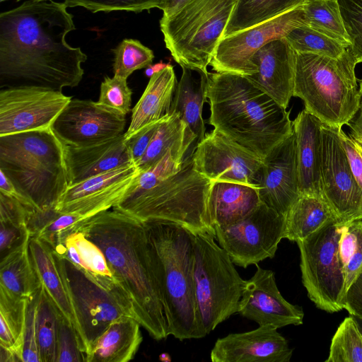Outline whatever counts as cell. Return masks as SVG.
Returning <instances> with one entry per match:
<instances>
[{
  "label": "cell",
  "mask_w": 362,
  "mask_h": 362,
  "mask_svg": "<svg viewBox=\"0 0 362 362\" xmlns=\"http://www.w3.org/2000/svg\"><path fill=\"white\" fill-rule=\"evenodd\" d=\"M71 96L36 86L0 90V136L45 130L52 126Z\"/></svg>",
  "instance_id": "9a60e30c"
},
{
  "label": "cell",
  "mask_w": 362,
  "mask_h": 362,
  "mask_svg": "<svg viewBox=\"0 0 362 362\" xmlns=\"http://www.w3.org/2000/svg\"><path fill=\"white\" fill-rule=\"evenodd\" d=\"M301 9L304 25L350 46L337 0H306Z\"/></svg>",
  "instance_id": "d590c367"
},
{
  "label": "cell",
  "mask_w": 362,
  "mask_h": 362,
  "mask_svg": "<svg viewBox=\"0 0 362 362\" xmlns=\"http://www.w3.org/2000/svg\"><path fill=\"white\" fill-rule=\"evenodd\" d=\"M162 119L146 126L129 138L126 139L128 149L135 165L146 153Z\"/></svg>",
  "instance_id": "f907efd6"
},
{
  "label": "cell",
  "mask_w": 362,
  "mask_h": 362,
  "mask_svg": "<svg viewBox=\"0 0 362 362\" xmlns=\"http://www.w3.org/2000/svg\"><path fill=\"white\" fill-rule=\"evenodd\" d=\"M53 250L58 257L68 259L101 285L112 289L124 288L114 276L100 248L82 232L71 230Z\"/></svg>",
  "instance_id": "f546056e"
},
{
  "label": "cell",
  "mask_w": 362,
  "mask_h": 362,
  "mask_svg": "<svg viewBox=\"0 0 362 362\" xmlns=\"http://www.w3.org/2000/svg\"><path fill=\"white\" fill-rule=\"evenodd\" d=\"M356 320H357V321H358V325H359L360 329H361V332H362V320H358V319H356Z\"/></svg>",
  "instance_id": "91938a15"
},
{
  "label": "cell",
  "mask_w": 362,
  "mask_h": 362,
  "mask_svg": "<svg viewBox=\"0 0 362 362\" xmlns=\"http://www.w3.org/2000/svg\"><path fill=\"white\" fill-rule=\"evenodd\" d=\"M284 228L285 216L261 202L243 218L216 227L215 231L218 245L233 262L247 268L275 256Z\"/></svg>",
  "instance_id": "7c38bea8"
},
{
  "label": "cell",
  "mask_w": 362,
  "mask_h": 362,
  "mask_svg": "<svg viewBox=\"0 0 362 362\" xmlns=\"http://www.w3.org/2000/svg\"><path fill=\"white\" fill-rule=\"evenodd\" d=\"M64 160L69 185L119 167L134 164L124 134L90 146L64 145Z\"/></svg>",
  "instance_id": "603a6c76"
},
{
  "label": "cell",
  "mask_w": 362,
  "mask_h": 362,
  "mask_svg": "<svg viewBox=\"0 0 362 362\" xmlns=\"http://www.w3.org/2000/svg\"><path fill=\"white\" fill-rule=\"evenodd\" d=\"M33 209L0 192V222L27 228V218Z\"/></svg>",
  "instance_id": "c3c4849f"
},
{
  "label": "cell",
  "mask_w": 362,
  "mask_h": 362,
  "mask_svg": "<svg viewBox=\"0 0 362 362\" xmlns=\"http://www.w3.org/2000/svg\"><path fill=\"white\" fill-rule=\"evenodd\" d=\"M39 291L28 300L21 349L23 362H41L36 339V313Z\"/></svg>",
  "instance_id": "bcb514c9"
},
{
  "label": "cell",
  "mask_w": 362,
  "mask_h": 362,
  "mask_svg": "<svg viewBox=\"0 0 362 362\" xmlns=\"http://www.w3.org/2000/svg\"><path fill=\"white\" fill-rule=\"evenodd\" d=\"M113 52L114 75L126 79L134 71L147 68L154 58L151 49L134 39H124Z\"/></svg>",
  "instance_id": "60d3db41"
},
{
  "label": "cell",
  "mask_w": 362,
  "mask_h": 362,
  "mask_svg": "<svg viewBox=\"0 0 362 362\" xmlns=\"http://www.w3.org/2000/svg\"><path fill=\"white\" fill-rule=\"evenodd\" d=\"M326 362H362V332L357 320L345 318L334 334Z\"/></svg>",
  "instance_id": "ab89813d"
},
{
  "label": "cell",
  "mask_w": 362,
  "mask_h": 362,
  "mask_svg": "<svg viewBox=\"0 0 362 362\" xmlns=\"http://www.w3.org/2000/svg\"><path fill=\"white\" fill-rule=\"evenodd\" d=\"M344 309L350 315L362 320V274L347 291Z\"/></svg>",
  "instance_id": "f5cc1de1"
},
{
  "label": "cell",
  "mask_w": 362,
  "mask_h": 362,
  "mask_svg": "<svg viewBox=\"0 0 362 362\" xmlns=\"http://www.w3.org/2000/svg\"><path fill=\"white\" fill-rule=\"evenodd\" d=\"M192 146L182 169L167 153L146 170L139 172L113 208L143 221L179 224L193 233H206L216 238L209 211L211 180L193 165Z\"/></svg>",
  "instance_id": "3957f363"
},
{
  "label": "cell",
  "mask_w": 362,
  "mask_h": 362,
  "mask_svg": "<svg viewBox=\"0 0 362 362\" xmlns=\"http://www.w3.org/2000/svg\"><path fill=\"white\" fill-rule=\"evenodd\" d=\"M192 161L194 168L211 181L261 187L262 159L215 129L196 146Z\"/></svg>",
  "instance_id": "4fadbf2b"
},
{
  "label": "cell",
  "mask_w": 362,
  "mask_h": 362,
  "mask_svg": "<svg viewBox=\"0 0 362 362\" xmlns=\"http://www.w3.org/2000/svg\"><path fill=\"white\" fill-rule=\"evenodd\" d=\"M258 189L243 183L213 181L209 195L212 226L233 223L253 211L260 203Z\"/></svg>",
  "instance_id": "4316f807"
},
{
  "label": "cell",
  "mask_w": 362,
  "mask_h": 362,
  "mask_svg": "<svg viewBox=\"0 0 362 362\" xmlns=\"http://www.w3.org/2000/svg\"><path fill=\"white\" fill-rule=\"evenodd\" d=\"M83 219L85 218L75 214L59 211L35 238L45 242L54 250L76 223Z\"/></svg>",
  "instance_id": "7dc6e473"
},
{
  "label": "cell",
  "mask_w": 362,
  "mask_h": 362,
  "mask_svg": "<svg viewBox=\"0 0 362 362\" xmlns=\"http://www.w3.org/2000/svg\"><path fill=\"white\" fill-rule=\"evenodd\" d=\"M170 64H165L162 62L157 63L154 65H150L147 67L146 70V75L149 76L150 77L155 73H157L166 66H168Z\"/></svg>",
  "instance_id": "6f0895ef"
},
{
  "label": "cell",
  "mask_w": 362,
  "mask_h": 362,
  "mask_svg": "<svg viewBox=\"0 0 362 362\" xmlns=\"http://www.w3.org/2000/svg\"><path fill=\"white\" fill-rule=\"evenodd\" d=\"M0 192L15 198L25 205L35 207L28 199L17 190L11 180L1 171H0Z\"/></svg>",
  "instance_id": "db71d44e"
},
{
  "label": "cell",
  "mask_w": 362,
  "mask_h": 362,
  "mask_svg": "<svg viewBox=\"0 0 362 362\" xmlns=\"http://www.w3.org/2000/svg\"><path fill=\"white\" fill-rule=\"evenodd\" d=\"M187 141L195 142V136L177 114L169 113L161 120L146 153L136 166L139 172L146 170L170 148Z\"/></svg>",
  "instance_id": "836d02e7"
},
{
  "label": "cell",
  "mask_w": 362,
  "mask_h": 362,
  "mask_svg": "<svg viewBox=\"0 0 362 362\" xmlns=\"http://www.w3.org/2000/svg\"><path fill=\"white\" fill-rule=\"evenodd\" d=\"M182 75L177 83L170 113L177 114L195 136V146L204 138L206 128L202 117L206 101L208 71L198 68L181 66Z\"/></svg>",
  "instance_id": "484cf974"
},
{
  "label": "cell",
  "mask_w": 362,
  "mask_h": 362,
  "mask_svg": "<svg viewBox=\"0 0 362 362\" xmlns=\"http://www.w3.org/2000/svg\"><path fill=\"white\" fill-rule=\"evenodd\" d=\"M30 238L2 258L0 263V288L26 300L35 296L40 288L29 255Z\"/></svg>",
  "instance_id": "1f68e13d"
},
{
  "label": "cell",
  "mask_w": 362,
  "mask_h": 362,
  "mask_svg": "<svg viewBox=\"0 0 362 362\" xmlns=\"http://www.w3.org/2000/svg\"><path fill=\"white\" fill-rule=\"evenodd\" d=\"M296 60V52L285 37L273 40L254 54L251 63L256 72L245 77L287 109L293 93Z\"/></svg>",
  "instance_id": "7402d4cb"
},
{
  "label": "cell",
  "mask_w": 362,
  "mask_h": 362,
  "mask_svg": "<svg viewBox=\"0 0 362 362\" xmlns=\"http://www.w3.org/2000/svg\"><path fill=\"white\" fill-rule=\"evenodd\" d=\"M0 171L40 210L55 207L69 185L64 144L52 129L0 136Z\"/></svg>",
  "instance_id": "5b68a950"
},
{
  "label": "cell",
  "mask_w": 362,
  "mask_h": 362,
  "mask_svg": "<svg viewBox=\"0 0 362 362\" xmlns=\"http://www.w3.org/2000/svg\"><path fill=\"white\" fill-rule=\"evenodd\" d=\"M306 0H238L223 37L279 17Z\"/></svg>",
  "instance_id": "d6a6232c"
},
{
  "label": "cell",
  "mask_w": 362,
  "mask_h": 362,
  "mask_svg": "<svg viewBox=\"0 0 362 362\" xmlns=\"http://www.w3.org/2000/svg\"><path fill=\"white\" fill-rule=\"evenodd\" d=\"M190 0H166L163 9V16L168 17L175 13Z\"/></svg>",
  "instance_id": "9f6ffc18"
},
{
  "label": "cell",
  "mask_w": 362,
  "mask_h": 362,
  "mask_svg": "<svg viewBox=\"0 0 362 362\" xmlns=\"http://www.w3.org/2000/svg\"><path fill=\"white\" fill-rule=\"evenodd\" d=\"M64 2L67 7H83L92 13L116 11L139 13L154 8L163 11L166 0H64Z\"/></svg>",
  "instance_id": "7bdbcfd3"
},
{
  "label": "cell",
  "mask_w": 362,
  "mask_h": 362,
  "mask_svg": "<svg viewBox=\"0 0 362 362\" xmlns=\"http://www.w3.org/2000/svg\"><path fill=\"white\" fill-rule=\"evenodd\" d=\"M262 162L263 177L258 189L260 200L286 216L300 194L293 132L275 146Z\"/></svg>",
  "instance_id": "44dd1931"
},
{
  "label": "cell",
  "mask_w": 362,
  "mask_h": 362,
  "mask_svg": "<svg viewBox=\"0 0 362 362\" xmlns=\"http://www.w3.org/2000/svg\"><path fill=\"white\" fill-rule=\"evenodd\" d=\"M139 171L135 164L115 168L69 185L55 208L86 218L114 208Z\"/></svg>",
  "instance_id": "ac0fdd59"
},
{
  "label": "cell",
  "mask_w": 362,
  "mask_h": 362,
  "mask_svg": "<svg viewBox=\"0 0 362 362\" xmlns=\"http://www.w3.org/2000/svg\"><path fill=\"white\" fill-rule=\"evenodd\" d=\"M0 223V255L1 259L19 247L30 236L25 228L18 227L4 222Z\"/></svg>",
  "instance_id": "816d5d0a"
},
{
  "label": "cell",
  "mask_w": 362,
  "mask_h": 362,
  "mask_svg": "<svg viewBox=\"0 0 362 362\" xmlns=\"http://www.w3.org/2000/svg\"><path fill=\"white\" fill-rule=\"evenodd\" d=\"M339 219L322 193L300 194L285 216L284 238L297 242Z\"/></svg>",
  "instance_id": "4dcf8cb0"
},
{
  "label": "cell",
  "mask_w": 362,
  "mask_h": 362,
  "mask_svg": "<svg viewBox=\"0 0 362 362\" xmlns=\"http://www.w3.org/2000/svg\"><path fill=\"white\" fill-rule=\"evenodd\" d=\"M238 0H190L160 28L166 48L180 66L208 71Z\"/></svg>",
  "instance_id": "ba28073f"
},
{
  "label": "cell",
  "mask_w": 362,
  "mask_h": 362,
  "mask_svg": "<svg viewBox=\"0 0 362 362\" xmlns=\"http://www.w3.org/2000/svg\"><path fill=\"white\" fill-rule=\"evenodd\" d=\"M177 85L170 64L150 77L143 94L132 110L131 122L124 133L125 139L169 115Z\"/></svg>",
  "instance_id": "d4e9b609"
},
{
  "label": "cell",
  "mask_w": 362,
  "mask_h": 362,
  "mask_svg": "<svg viewBox=\"0 0 362 362\" xmlns=\"http://www.w3.org/2000/svg\"><path fill=\"white\" fill-rule=\"evenodd\" d=\"M60 315L40 287L36 313V339L41 362H57Z\"/></svg>",
  "instance_id": "74e56055"
},
{
  "label": "cell",
  "mask_w": 362,
  "mask_h": 362,
  "mask_svg": "<svg viewBox=\"0 0 362 362\" xmlns=\"http://www.w3.org/2000/svg\"><path fill=\"white\" fill-rule=\"evenodd\" d=\"M125 125V116L108 110L97 102L71 99L51 129L64 145L86 146L124 134Z\"/></svg>",
  "instance_id": "e0dca14e"
},
{
  "label": "cell",
  "mask_w": 362,
  "mask_h": 362,
  "mask_svg": "<svg viewBox=\"0 0 362 362\" xmlns=\"http://www.w3.org/2000/svg\"><path fill=\"white\" fill-rule=\"evenodd\" d=\"M208 123L261 159L293 134L290 112L244 76L209 73Z\"/></svg>",
  "instance_id": "277c9868"
},
{
  "label": "cell",
  "mask_w": 362,
  "mask_h": 362,
  "mask_svg": "<svg viewBox=\"0 0 362 362\" xmlns=\"http://www.w3.org/2000/svg\"><path fill=\"white\" fill-rule=\"evenodd\" d=\"M357 64L349 47L337 59L296 53L293 96L322 123L336 128L348 125L361 104Z\"/></svg>",
  "instance_id": "52a82bcc"
},
{
  "label": "cell",
  "mask_w": 362,
  "mask_h": 362,
  "mask_svg": "<svg viewBox=\"0 0 362 362\" xmlns=\"http://www.w3.org/2000/svg\"><path fill=\"white\" fill-rule=\"evenodd\" d=\"M338 129L322 122L321 185L339 221L346 223L362 219V190L351 170Z\"/></svg>",
  "instance_id": "5bb4252c"
},
{
  "label": "cell",
  "mask_w": 362,
  "mask_h": 362,
  "mask_svg": "<svg viewBox=\"0 0 362 362\" xmlns=\"http://www.w3.org/2000/svg\"><path fill=\"white\" fill-rule=\"evenodd\" d=\"M360 147H361V145H360ZM361 151H362V149H361Z\"/></svg>",
  "instance_id": "94428289"
},
{
  "label": "cell",
  "mask_w": 362,
  "mask_h": 362,
  "mask_svg": "<svg viewBox=\"0 0 362 362\" xmlns=\"http://www.w3.org/2000/svg\"><path fill=\"white\" fill-rule=\"evenodd\" d=\"M56 257L87 359L95 341L112 322L126 316L136 318L133 303L124 288H108L68 259Z\"/></svg>",
  "instance_id": "30bf717a"
},
{
  "label": "cell",
  "mask_w": 362,
  "mask_h": 362,
  "mask_svg": "<svg viewBox=\"0 0 362 362\" xmlns=\"http://www.w3.org/2000/svg\"><path fill=\"white\" fill-rule=\"evenodd\" d=\"M140 323L132 317L112 322L92 346L86 362H127L133 359L142 341Z\"/></svg>",
  "instance_id": "83f0119b"
},
{
  "label": "cell",
  "mask_w": 362,
  "mask_h": 362,
  "mask_svg": "<svg viewBox=\"0 0 362 362\" xmlns=\"http://www.w3.org/2000/svg\"><path fill=\"white\" fill-rule=\"evenodd\" d=\"M57 345V362H86L74 326L61 315L58 319Z\"/></svg>",
  "instance_id": "f6af8a7d"
},
{
  "label": "cell",
  "mask_w": 362,
  "mask_h": 362,
  "mask_svg": "<svg viewBox=\"0 0 362 362\" xmlns=\"http://www.w3.org/2000/svg\"><path fill=\"white\" fill-rule=\"evenodd\" d=\"M296 53H312L332 58H339L349 46L306 25L291 29L284 37Z\"/></svg>",
  "instance_id": "f35d334b"
},
{
  "label": "cell",
  "mask_w": 362,
  "mask_h": 362,
  "mask_svg": "<svg viewBox=\"0 0 362 362\" xmlns=\"http://www.w3.org/2000/svg\"><path fill=\"white\" fill-rule=\"evenodd\" d=\"M132 91L127 79L117 76L105 77L100 86L97 103L118 115L126 116L130 111Z\"/></svg>",
  "instance_id": "b9f144b4"
},
{
  "label": "cell",
  "mask_w": 362,
  "mask_h": 362,
  "mask_svg": "<svg viewBox=\"0 0 362 362\" xmlns=\"http://www.w3.org/2000/svg\"><path fill=\"white\" fill-rule=\"evenodd\" d=\"M256 271L243 291L238 313L259 325H272L276 328L303 323L301 307L288 302L281 294L274 272L255 264Z\"/></svg>",
  "instance_id": "d6986e66"
},
{
  "label": "cell",
  "mask_w": 362,
  "mask_h": 362,
  "mask_svg": "<svg viewBox=\"0 0 362 362\" xmlns=\"http://www.w3.org/2000/svg\"><path fill=\"white\" fill-rule=\"evenodd\" d=\"M71 230L82 232L100 248L131 298L141 326L154 339H166L163 266L145 221L113 209L79 221Z\"/></svg>",
  "instance_id": "7a4b0ae2"
},
{
  "label": "cell",
  "mask_w": 362,
  "mask_h": 362,
  "mask_svg": "<svg viewBox=\"0 0 362 362\" xmlns=\"http://www.w3.org/2000/svg\"><path fill=\"white\" fill-rule=\"evenodd\" d=\"M4 1H6V0H0L1 2H3ZM17 1H20V0H17ZM28 1H36V2H40V1H50V0H28Z\"/></svg>",
  "instance_id": "680465c9"
},
{
  "label": "cell",
  "mask_w": 362,
  "mask_h": 362,
  "mask_svg": "<svg viewBox=\"0 0 362 362\" xmlns=\"http://www.w3.org/2000/svg\"><path fill=\"white\" fill-rule=\"evenodd\" d=\"M194 279L197 307L206 335L238 313L246 280L228 253L206 233H194Z\"/></svg>",
  "instance_id": "9c48e42d"
},
{
  "label": "cell",
  "mask_w": 362,
  "mask_h": 362,
  "mask_svg": "<svg viewBox=\"0 0 362 362\" xmlns=\"http://www.w3.org/2000/svg\"><path fill=\"white\" fill-rule=\"evenodd\" d=\"M361 93L360 108L356 118L353 119L347 126L350 128L349 134L361 145L362 149V78L359 82Z\"/></svg>",
  "instance_id": "11a10c76"
},
{
  "label": "cell",
  "mask_w": 362,
  "mask_h": 362,
  "mask_svg": "<svg viewBox=\"0 0 362 362\" xmlns=\"http://www.w3.org/2000/svg\"><path fill=\"white\" fill-rule=\"evenodd\" d=\"M322 122L305 109L293 121L300 194L322 193L320 146Z\"/></svg>",
  "instance_id": "cb8c5ba5"
},
{
  "label": "cell",
  "mask_w": 362,
  "mask_h": 362,
  "mask_svg": "<svg viewBox=\"0 0 362 362\" xmlns=\"http://www.w3.org/2000/svg\"><path fill=\"white\" fill-rule=\"evenodd\" d=\"M145 223L163 266L168 335L180 341L205 337L195 292L194 233L175 223Z\"/></svg>",
  "instance_id": "8992f818"
},
{
  "label": "cell",
  "mask_w": 362,
  "mask_h": 362,
  "mask_svg": "<svg viewBox=\"0 0 362 362\" xmlns=\"http://www.w3.org/2000/svg\"><path fill=\"white\" fill-rule=\"evenodd\" d=\"M338 252L347 293L362 274V219L341 223Z\"/></svg>",
  "instance_id": "8d00e7d4"
},
{
  "label": "cell",
  "mask_w": 362,
  "mask_h": 362,
  "mask_svg": "<svg viewBox=\"0 0 362 362\" xmlns=\"http://www.w3.org/2000/svg\"><path fill=\"white\" fill-rule=\"evenodd\" d=\"M28 302L0 288V346L12 351L19 361Z\"/></svg>",
  "instance_id": "e575fe53"
},
{
  "label": "cell",
  "mask_w": 362,
  "mask_h": 362,
  "mask_svg": "<svg viewBox=\"0 0 362 362\" xmlns=\"http://www.w3.org/2000/svg\"><path fill=\"white\" fill-rule=\"evenodd\" d=\"M341 222L327 224L296 242L300 256L302 282L309 298L327 313L345 308L346 293L338 247Z\"/></svg>",
  "instance_id": "8fae6325"
},
{
  "label": "cell",
  "mask_w": 362,
  "mask_h": 362,
  "mask_svg": "<svg viewBox=\"0 0 362 362\" xmlns=\"http://www.w3.org/2000/svg\"><path fill=\"white\" fill-rule=\"evenodd\" d=\"M277 329L268 324L219 338L210 359L212 362H289L293 349Z\"/></svg>",
  "instance_id": "ffe728a7"
},
{
  "label": "cell",
  "mask_w": 362,
  "mask_h": 362,
  "mask_svg": "<svg viewBox=\"0 0 362 362\" xmlns=\"http://www.w3.org/2000/svg\"><path fill=\"white\" fill-rule=\"evenodd\" d=\"M29 255L40 287L58 313L76 329V320L53 249L37 238H30Z\"/></svg>",
  "instance_id": "f1b7e54d"
},
{
  "label": "cell",
  "mask_w": 362,
  "mask_h": 362,
  "mask_svg": "<svg viewBox=\"0 0 362 362\" xmlns=\"http://www.w3.org/2000/svg\"><path fill=\"white\" fill-rule=\"evenodd\" d=\"M64 2L25 1L0 14V88L77 86L87 59L66 36L75 30Z\"/></svg>",
  "instance_id": "6da1fadb"
},
{
  "label": "cell",
  "mask_w": 362,
  "mask_h": 362,
  "mask_svg": "<svg viewBox=\"0 0 362 362\" xmlns=\"http://www.w3.org/2000/svg\"><path fill=\"white\" fill-rule=\"evenodd\" d=\"M349 49L358 63L362 62V0H337Z\"/></svg>",
  "instance_id": "ee69618b"
},
{
  "label": "cell",
  "mask_w": 362,
  "mask_h": 362,
  "mask_svg": "<svg viewBox=\"0 0 362 362\" xmlns=\"http://www.w3.org/2000/svg\"><path fill=\"white\" fill-rule=\"evenodd\" d=\"M302 24L300 6L272 20L225 37L218 42L210 65L216 72L250 76L256 72L251 63L254 54L267 43L284 37L291 29Z\"/></svg>",
  "instance_id": "2e32d148"
},
{
  "label": "cell",
  "mask_w": 362,
  "mask_h": 362,
  "mask_svg": "<svg viewBox=\"0 0 362 362\" xmlns=\"http://www.w3.org/2000/svg\"><path fill=\"white\" fill-rule=\"evenodd\" d=\"M338 134L352 174L362 190V151L360 144L342 128L338 129Z\"/></svg>",
  "instance_id": "681fc988"
}]
</instances>
